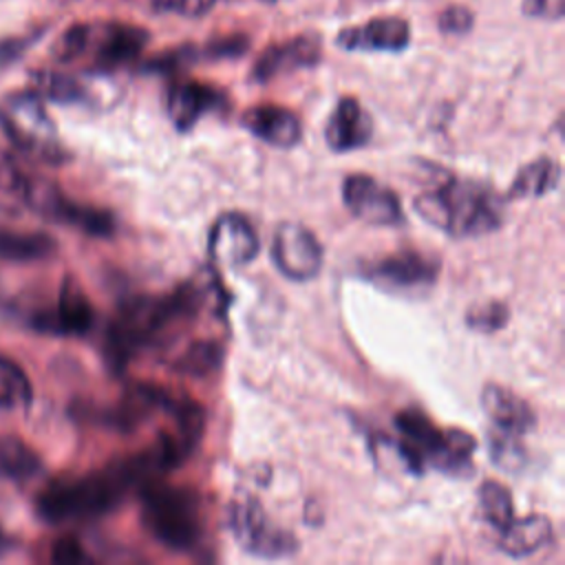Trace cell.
I'll return each instance as SVG.
<instances>
[{"label": "cell", "mask_w": 565, "mask_h": 565, "mask_svg": "<svg viewBox=\"0 0 565 565\" xmlns=\"http://www.w3.org/2000/svg\"><path fill=\"white\" fill-rule=\"evenodd\" d=\"M146 450L117 459L95 472L49 483L38 497V512L49 523L86 521L115 510L130 490L154 479Z\"/></svg>", "instance_id": "obj_1"}, {"label": "cell", "mask_w": 565, "mask_h": 565, "mask_svg": "<svg viewBox=\"0 0 565 565\" xmlns=\"http://www.w3.org/2000/svg\"><path fill=\"white\" fill-rule=\"evenodd\" d=\"M203 307V294L192 285H181L163 296L126 298L104 338V358L117 373L146 347L154 344L172 324L190 320Z\"/></svg>", "instance_id": "obj_2"}, {"label": "cell", "mask_w": 565, "mask_h": 565, "mask_svg": "<svg viewBox=\"0 0 565 565\" xmlns=\"http://www.w3.org/2000/svg\"><path fill=\"white\" fill-rule=\"evenodd\" d=\"M415 212L433 227L455 236L475 238L501 225L503 207L499 194L486 183L448 177L413 201Z\"/></svg>", "instance_id": "obj_3"}, {"label": "cell", "mask_w": 565, "mask_h": 565, "mask_svg": "<svg viewBox=\"0 0 565 565\" xmlns=\"http://www.w3.org/2000/svg\"><path fill=\"white\" fill-rule=\"evenodd\" d=\"M395 428L402 439L395 444L406 470L419 475L426 466L452 475L468 477L472 472V452L477 441L461 428H437L422 411L404 408L395 415Z\"/></svg>", "instance_id": "obj_4"}, {"label": "cell", "mask_w": 565, "mask_h": 565, "mask_svg": "<svg viewBox=\"0 0 565 565\" xmlns=\"http://www.w3.org/2000/svg\"><path fill=\"white\" fill-rule=\"evenodd\" d=\"M146 532L172 552H192L203 539L201 497L185 486L148 479L139 486Z\"/></svg>", "instance_id": "obj_5"}, {"label": "cell", "mask_w": 565, "mask_h": 565, "mask_svg": "<svg viewBox=\"0 0 565 565\" xmlns=\"http://www.w3.org/2000/svg\"><path fill=\"white\" fill-rule=\"evenodd\" d=\"M150 33L128 22H77L53 44V57L62 64L88 60L90 71L110 73L135 62Z\"/></svg>", "instance_id": "obj_6"}, {"label": "cell", "mask_w": 565, "mask_h": 565, "mask_svg": "<svg viewBox=\"0 0 565 565\" xmlns=\"http://www.w3.org/2000/svg\"><path fill=\"white\" fill-rule=\"evenodd\" d=\"M0 128L11 146L26 159L62 166L68 161L55 121L46 113L42 97L33 90H20L2 97L0 102Z\"/></svg>", "instance_id": "obj_7"}, {"label": "cell", "mask_w": 565, "mask_h": 565, "mask_svg": "<svg viewBox=\"0 0 565 565\" xmlns=\"http://www.w3.org/2000/svg\"><path fill=\"white\" fill-rule=\"evenodd\" d=\"M227 527L234 541L252 556L285 558L298 552L296 536L276 525L254 497H241L227 505Z\"/></svg>", "instance_id": "obj_8"}, {"label": "cell", "mask_w": 565, "mask_h": 565, "mask_svg": "<svg viewBox=\"0 0 565 565\" xmlns=\"http://www.w3.org/2000/svg\"><path fill=\"white\" fill-rule=\"evenodd\" d=\"M364 276L388 291H424L439 276V260L430 254L404 247L364 265Z\"/></svg>", "instance_id": "obj_9"}, {"label": "cell", "mask_w": 565, "mask_h": 565, "mask_svg": "<svg viewBox=\"0 0 565 565\" xmlns=\"http://www.w3.org/2000/svg\"><path fill=\"white\" fill-rule=\"evenodd\" d=\"M271 260L285 278L305 282L316 278L322 267V245L311 230L287 221L274 232Z\"/></svg>", "instance_id": "obj_10"}, {"label": "cell", "mask_w": 565, "mask_h": 565, "mask_svg": "<svg viewBox=\"0 0 565 565\" xmlns=\"http://www.w3.org/2000/svg\"><path fill=\"white\" fill-rule=\"evenodd\" d=\"M342 201L347 210L366 225L393 227L404 223L397 194L369 174H349L342 183Z\"/></svg>", "instance_id": "obj_11"}, {"label": "cell", "mask_w": 565, "mask_h": 565, "mask_svg": "<svg viewBox=\"0 0 565 565\" xmlns=\"http://www.w3.org/2000/svg\"><path fill=\"white\" fill-rule=\"evenodd\" d=\"M260 252L258 234L238 212L221 214L207 232V254L216 265L243 267Z\"/></svg>", "instance_id": "obj_12"}, {"label": "cell", "mask_w": 565, "mask_h": 565, "mask_svg": "<svg viewBox=\"0 0 565 565\" xmlns=\"http://www.w3.org/2000/svg\"><path fill=\"white\" fill-rule=\"evenodd\" d=\"M93 322L95 309L79 282L71 276H66L60 285L55 309H46L33 316V327L38 331L55 335H84L90 331Z\"/></svg>", "instance_id": "obj_13"}, {"label": "cell", "mask_w": 565, "mask_h": 565, "mask_svg": "<svg viewBox=\"0 0 565 565\" xmlns=\"http://www.w3.org/2000/svg\"><path fill=\"white\" fill-rule=\"evenodd\" d=\"M320 57H322L320 35L300 33L265 49L252 66V79L260 84L271 82L278 75H285L298 68H311L320 62Z\"/></svg>", "instance_id": "obj_14"}, {"label": "cell", "mask_w": 565, "mask_h": 565, "mask_svg": "<svg viewBox=\"0 0 565 565\" xmlns=\"http://www.w3.org/2000/svg\"><path fill=\"white\" fill-rule=\"evenodd\" d=\"M335 44L344 51L399 53L411 44V24L399 15H377L342 29L335 35Z\"/></svg>", "instance_id": "obj_15"}, {"label": "cell", "mask_w": 565, "mask_h": 565, "mask_svg": "<svg viewBox=\"0 0 565 565\" xmlns=\"http://www.w3.org/2000/svg\"><path fill=\"white\" fill-rule=\"evenodd\" d=\"M223 104L225 95L216 86L194 79L177 82L168 93V115L179 132L192 130L203 115L223 108Z\"/></svg>", "instance_id": "obj_16"}, {"label": "cell", "mask_w": 565, "mask_h": 565, "mask_svg": "<svg viewBox=\"0 0 565 565\" xmlns=\"http://www.w3.org/2000/svg\"><path fill=\"white\" fill-rule=\"evenodd\" d=\"M241 124L256 139L274 148H294L302 139V124L298 115L285 106L258 104L243 115Z\"/></svg>", "instance_id": "obj_17"}, {"label": "cell", "mask_w": 565, "mask_h": 565, "mask_svg": "<svg viewBox=\"0 0 565 565\" xmlns=\"http://www.w3.org/2000/svg\"><path fill=\"white\" fill-rule=\"evenodd\" d=\"M371 117L362 104L355 97H340L324 126L327 146L333 152H351L364 148L371 139Z\"/></svg>", "instance_id": "obj_18"}, {"label": "cell", "mask_w": 565, "mask_h": 565, "mask_svg": "<svg viewBox=\"0 0 565 565\" xmlns=\"http://www.w3.org/2000/svg\"><path fill=\"white\" fill-rule=\"evenodd\" d=\"M481 406L488 415V419L505 433L512 435H525L534 428L536 415L532 406L519 397L516 393L508 391L501 384H486L481 391Z\"/></svg>", "instance_id": "obj_19"}, {"label": "cell", "mask_w": 565, "mask_h": 565, "mask_svg": "<svg viewBox=\"0 0 565 565\" xmlns=\"http://www.w3.org/2000/svg\"><path fill=\"white\" fill-rule=\"evenodd\" d=\"M550 539V519L543 514H527L521 519L514 516L501 532H497V547L512 558H525L545 547Z\"/></svg>", "instance_id": "obj_20"}, {"label": "cell", "mask_w": 565, "mask_h": 565, "mask_svg": "<svg viewBox=\"0 0 565 565\" xmlns=\"http://www.w3.org/2000/svg\"><path fill=\"white\" fill-rule=\"evenodd\" d=\"M49 218L77 227L90 236H110L115 232V218L108 210L71 201L64 196V192L57 196L55 205L51 207Z\"/></svg>", "instance_id": "obj_21"}, {"label": "cell", "mask_w": 565, "mask_h": 565, "mask_svg": "<svg viewBox=\"0 0 565 565\" xmlns=\"http://www.w3.org/2000/svg\"><path fill=\"white\" fill-rule=\"evenodd\" d=\"M561 181V166L556 159L552 157H539L530 163H525L510 190H508V199H539L550 194Z\"/></svg>", "instance_id": "obj_22"}, {"label": "cell", "mask_w": 565, "mask_h": 565, "mask_svg": "<svg viewBox=\"0 0 565 565\" xmlns=\"http://www.w3.org/2000/svg\"><path fill=\"white\" fill-rule=\"evenodd\" d=\"M57 243L46 232H11L0 230V258L13 263L44 260L53 256Z\"/></svg>", "instance_id": "obj_23"}, {"label": "cell", "mask_w": 565, "mask_h": 565, "mask_svg": "<svg viewBox=\"0 0 565 565\" xmlns=\"http://www.w3.org/2000/svg\"><path fill=\"white\" fill-rule=\"evenodd\" d=\"M42 472L40 455L20 437L0 433V475L18 481L33 479Z\"/></svg>", "instance_id": "obj_24"}, {"label": "cell", "mask_w": 565, "mask_h": 565, "mask_svg": "<svg viewBox=\"0 0 565 565\" xmlns=\"http://www.w3.org/2000/svg\"><path fill=\"white\" fill-rule=\"evenodd\" d=\"M33 402V386L26 371L11 358L0 355V408H29Z\"/></svg>", "instance_id": "obj_25"}, {"label": "cell", "mask_w": 565, "mask_h": 565, "mask_svg": "<svg viewBox=\"0 0 565 565\" xmlns=\"http://www.w3.org/2000/svg\"><path fill=\"white\" fill-rule=\"evenodd\" d=\"M31 90L42 99H53L60 104H75L86 99V88L79 79L57 71H33Z\"/></svg>", "instance_id": "obj_26"}, {"label": "cell", "mask_w": 565, "mask_h": 565, "mask_svg": "<svg viewBox=\"0 0 565 565\" xmlns=\"http://www.w3.org/2000/svg\"><path fill=\"white\" fill-rule=\"evenodd\" d=\"M479 508L483 521L501 532L514 519V503L510 490L499 481H483L479 486Z\"/></svg>", "instance_id": "obj_27"}, {"label": "cell", "mask_w": 565, "mask_h": 565, "mask_svg": "<svg viewBox=\"0 0 565 565\" xmlns=\"http://www.w3.org/2000/svg\"><path fill=\"white\" fill-rule=\"evenodd\" d=\"M221 362H223V344H218L216 340H196L172 362V366L179 373L203 377L216 371Z\"/></svg>", "instance_id": "obj_28"}, {"label": "cell", "mask_w": 565, "mask_h": 565, "mask_svg": "<svg viewBox=\"0 0 565 565\" xmlns=\"http://www.w3.org/2000/svg\"><path fill=\"white\" fill-rule=\"evenodd\" d=\"M488 455H490V461L508 475L521 472L527 463V452L521 444V437L499 428L497 433L488 435Z\"/></svg>", "instance_id": "obj_29"}, {"label": "cell", "mask_w": 565, "mask_h": 565, "mask_svg": "<svg viewBox=\"0 0 565 565\" xmlns=\"http://www.w3.org/2000/svg\"><path fill=\"white\" fill-rule=\"evenodd\" d=\"M508 322H510V307L501 300H490L486 305L472 307L466 313V324L479 333L501 331Z\"/></svg>", "instance_id": "obj_30"}, {"label": "cell", "mask_w": 565, "mask_h": 565, "mask_svg": "<svg viewBox=\"0 0 565 565\" xmlns=\"http://www.w3.org/2000/svg\"><path fill=\"white\" fill-rule=\"evenodd\" d=\"M249 46L247 35L243 33H232L223 38L210 40L205 46H201V57L205 60H234L241 57Z\"/></svg>", "instance_id": "obj_31"}, {"label": "cell", "mask_w": 565, "mask_h": 565, "mask_svg": "<svg viewBox=\"0 0 565 565\" xmlns=\"http://www.w3.org/2000/svg\"><path fill=\"white\" fill-rule=\"evenodd\" d=\"M439 31L446 35H463L475 24V13L463 4H450L446 7L437 18Z\"/></svg>", "instance_id": "obj_32"}, {"label": "cell", "mask_w": 565, "mask_h": 565, "mask_svg": "<svg viewBox=\"0 0 565 565\" xmlns=\"http://www.w3.org/2000/svg\"><path fill=\"white\" fill-rule=\"evenodd\" d=\"M154 11H170L183 18H201L205 15L216 0H150Z\"/></svg>", "instance_id": "obj_33"}, {"label": "cell", "mask_w": 565, "mask_h": 565, "mask_svg": "<svg viewBox=\"0 0 565 565\" xmlns=\"http://www.w3.org/2000/svg\"><path fill=\"white\" fill-rule=\"evenodd\" d=\"M521 11L527 18L558 22L565 13V2L563 0H521Z\"/></svg>", "instance_id": "obj_34"}, {"label": "cell", "mask_w": 565, "mask_h": 565, "mask_svg": "<svg viewBox=\"0 0 565 565\" xmlns=\"http://www.w3.org/2000/svg\"><path fill=\"white\" fill-rule=\"evenodd\" d=\"M51 558L55 563H62V565H71V563H84L88 561L82 543L75 539V536H62L53 543L51 547Z\"/></svg>", "instance_id": "obj_35"}, {"label": "cell", "mask_w": 565, "mask_h": 565, "mask_svg": "<svg viewBox=\"0 0 565 565\" xmlns=\"http://www.w3.org/2000/svg\"><path fill=\"white\" fill-rule=\"evenodd\" d=\"M24 46H29V40H24V38L0 40V64L13 62L24 51Z\"/></svg>", "instance_id": "obj_36"}, {"label": "cell", "mask_w": 565, "mask_h": 565, "mask_svg": "<svg viewBox=\"0 0 565 565\" xmlns=\"http://www.w3.org/2000/svg\"><path fill=\"white\" fill-rule=\"evenodd\" d=\"M9 545H11V539H9V536H4V534H2V530H0V554H2V552H7V550H9Z\"/></svg>", "instance_id": "obj_37"}, {"label": "cell", "mask_w": 565, "mask_h": 565, "mask_svg": "<svg viewBox=\"0 0 565 565\" xmlns=\"http://www.w3.org/2000/svg\"><path fill=\"white\" fill-rule=\"evenodd\" d=\"M260 2H267V4H274V2H278V0H260Z\"/></svg>", "instance_id": "obj_38"}]
</instances>
